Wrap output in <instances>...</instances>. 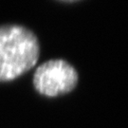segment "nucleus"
Listing matches in <instances>:
<instances>
[{"mask_svg": "<svg viewBox=\"0 0 128 128\" xmlns=\"http://www.w3.org/2000/svg\"><path fill=\"white\" fill-rule=\"evenodd\" d=\"M40 44L35 33L17 24L0 25V82L15 80L39 59Z\"/></svg>", "mask_w": 128, "mask_h": 128, "instance_id": "obj_1", "label": "nucleus"}, {"mask_svg": "<svg viewBox=\"0 0 128 128\" xmlns=\"http://www.w3.org/2000/svg\"><path fill=\"white\" fill-rule=\"evenodd\" d=\"M78 81L79 75L73 66L64 59H51L35 69L32 84L40 95L55 98L73 91Z\"/></svg>", "mask_w": 128, "mask_h": 128, "instance_id": "obj_2", "label": "nucleus"}, {"mask_svg": "<svg viewBox=\"0 0 128 128\" xmlns=\"http://www.w3.org/2000/svg\"><path fill=\"white\" fill-rule=\"evenodd\" d=\"M62 1H66V2H73V1H77V0H62Z\"/></svg>", "mask_w": 128, "mask_h": 128, "instance_id": "obj_3", "label": "nucleus"}]
</instances>
